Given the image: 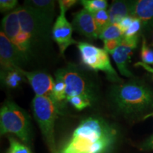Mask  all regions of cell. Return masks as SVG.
Segmentation results:
<instances>
[{
  "instance_id": "5b68a950",
  "label": "cell",
  "mask_w": 153,
  "mask_h": 153,
  "mask_svg": "<svg viewBox=\"0 0 153 153\" xmlns=\"http://www.w3.org/2000/svg\"><path fill=\"white\" fill-rule=\"evenodd\" d=\"M82 62L94 71H101L106 74L108 79L115 83H122L123 80L118 76L116 70L111 63L109 55L104 49L85 42H78Z\"/></svg>"
},
{
  "instance_id": "6da1fadb",
  "label": "cell",
  "mask_w": 153,
  "mask_h": 153,
  "mask_svg": "<svg viewBox=\"0 0 153 153\" xmlns=\"http://www.w3.org/2000/svg\"><path fill=\"white\" fill-rule=\"evenodd\" d=\"M117 139V128L113 124L90 116L80 122L59 153H110Z\"/></svg>"
},
{
  "instance_id": "7a4b0ae2",
  "label": "cell",
  "mask_w": 153,
  "mask_h": 153,
  "mask_svg": "<svg viewBox=\"0 0 153 153\" xmlns=\"http://www.w3.org/2000/svg\"><path fill=\"white\" fill-rule=\"evenodd\" d=\"M109 99L116 111L125 116L141 114L153 108V91L139 82L113 86Z\"/></svg>"
},
{
  "instance_id": "f1b7e54d",
  "label": "cell",
  "mask_w": 153,
  "mask_h": 153,
  "mask_svg": "<svg viewBox=\"0 0 153 153\" xmlns=\"http://www.w3.org/2000/svg\"><path fill=\"white\" fill-rule=\"evenodd\" d=\"M136 65H139V66L143 67V68L145 69V70H148V71L150 72L151 73L153 74V68H151V67L149 66L148 65L145 64V63H143V62H139L136 63Z\"/></svg>"
},
{
  "instance_id": "ba28073f",
  "label": "cell",
  "mask_w": 153,
  "mask_h": 153,
  "mask_svg": "<svg viewBox=\"0 0 153 153\" xmlns=\"http://www.w3.org/2000/svg\"><path fill=\"white\" fill-rule=\"evenodd\" d=\"M138 36L133 38H123L121 43L112 53H111L116 64L118 71L123 76L131 77L133 74L128 68V62L133 55V51L137 48Z\"/></svg>"
},
{
  "instance_id": "8992f818",
  "label": "cell",
  "mask_w": 153,
  "mask_h": 153,
  "mask_svg": "<svg viewBox=\"0 0 153 153\" xmlns=\"http://www.w3.org/2000/svg\"><path fill=\"white\" fill-rule=\"evenodd\" d=\"M55 75L62 78L66 86L67 102L74 97H84L94 102L96 99L93 86L81 70L74 65H69L66 68L60 69Z\"/></svg>"
},
{
  "instance_id": "d6986e66",
  "label": "cell",
  "mask_w": 153,
  "mask_h": 153,
  "mask_svg": "<svg viewBox=\"0 0 153 153\" xmlns=\"http://www.w3.org/2000/svg\"><path fill=\"white\" fill-rule=\"evenodd\" d=\"M99 33L111 24L110 17L106 10H101L93 14Z\"/></svg>"
},
{
  "instance_id": "44dd1931",
  "label": "cell",
  "mask_w": 153,
  "mask_h": 153,
  "mask_svg": "<svg viewBox=\"0 0 153 153\" xmlns=\"http://www.w3.org/2000/svg\"><path fill=\"white\" fill-rule=\"evenodd\" d=\"M140 56L143 63L147 65H153V50L148 46L145 37L143 38Z\"/></svg>"
},
{
  "instance_id": "83f0119b",
  "label": "cell",
  "mask_w": 153,
  "mask_h": 153,
  "mask_svg": "<svg viewBox=\"0 0 153 153\" xmlns=\"http://www.w3.org/2000/svg\"><path fill=\"white\" fill-rule=\"evenodd\" d=\"M143 150H152L153 149V135L143 145Z\"/></svg>"
},
{
  "instance_id": "4316f807",
  "label": "cell",
  "mask_w": 153,
  "mask_h": 153,
  "mask_svg": "<svg viewBox=\"0 0 153 153\" xmlns=\"http://www.w3.org/2000/svg\"><path fill=\"white\" fill-rule=\"evenodd\" d=\"M77 1L75 0H60L58 1V4L60 7H62L66 11L73 7L74 4H76Z\"/></svg>"
},
{
  "instance_id": "8fae6325",
  "label": "cell",
  "mask_w": 153,
  "mask_h": 153,
  "mask_svg": "<svg viewBox=\"0 0 153 153\" xmlns=\"http://www.w3.org/2000/svg\"><path fill=\"white\" fill-rule=\"evenodd\" d=\"M24 6L33 11L44 28L48 32H51V25L55 16V1L28 0L24 1Z\"/></svg>"
},
{
  "instance_id": "7402d4cb",
  "label": "cell",
  "mask_w": 153,
  "mask_h": 153,
  "mask_svg": "<svg viewBox=\"0 0 153 153\" xmlns=\"http://www.w3.org/2000/svg\"><path fill=\"white\" fill-rule=\"evenodd\" d=\"M68 102L70 103L74 108L78 111H82L87 107L91 106L93 103L90 99L84 97H72V98L68 99Z\"/></svg>"
},
{
  "instance_id": "9c48e42d",
  "label": "cell",
  "mask_w": 153,
  "mask_h": 153,
  "mask_svg": "<svg viewBox=\"0 0 153 153\" xmlns=\"http://www.w3.org/2000/svg\"><path fill=\"white\" fill-rule=\"evenodd\" d=\"M29 82L36 96L52 98L55 80L50 74L42 71L28 72L22 68H16Z\"/></svg>"
},
{
  "instance_id": "ffe728a7",
  "label": "cell",
  "mask_w": 153,
  "mask_h": 153,
  "mask_svg": "<svg viewBox=\"0 0 153 153\" xmlns=\"http://www.w3.org/2000/svg\"><path fill=\"white\" fill-rule=\"evenodd\" d=\"M9 147L7 153H32L26 145L14 137H9Z\"/></svg>"
},
{
  "instance_id": "7c38bea8",
  "label": "cell",
  "mask_w": 153,
  "mask_h": 153,
  "mask_svg": "<svg viewBox=\"0 0 153 153\" xmlns=\"http://www.w3.org/2000/svg\"><path fill=\"white\" fill-rule=\"evenodd\" d=\"M73 30L90 40L99 38V31L93 14L87 9H82L74 14L72 20Z\"/></svg>"
},
{
  "instance_id": "277c9868",
  "label": "cell",
  "mask_w": 153,
  "mask_h": 153,
  "mask_svg": "<svg viewBox=\"0 0 153 153\" xmlns=\"http://www.w3.org/2000/svg\"><path fill=\"white\" fill-rule=\"evenodd\" d=\"M32 112L51 153H59L55 138V120L59 108L51 97L35 96L31 104Z\"/></svg>"
},
{
  "instance_id": "603a6c76",
  "label": "cell",
  "mask_w": 153,
  "mask_h": 153,
  "mask_svg": "<svg viewBox=\"0 0 153 153\" xmlns=\"http://www.w3.org/2000/svg\"><path fill=\"white\" fill-rule=\"evenodd\" d=\"M141 26H142V23L139 19L134 18L133 22H132L131 26L129 28L126 30V31L124 33L123 37L124 38H133L135 36H137V33L140 30Z\"/></svg>"
},
{
  "instance_id": "3957f363",
  "label": "cell",
  "mask_w": 153,
  "mask_h": 153,
  "mask_svg": "<svg viewBox=\"0 0 153 153\" xmlns=\"http://www.w3.org/2000/svg\"><path fill=\"white\" fill-rule=\"evenodd\" d=\"M0 131L1 135L13 134L25 145H30L32 140L30 116L13 101H5L0 109Z\"/></svg>"
},
{
  "instance_id": "5bb4252c",
  "label": "cell",
  "mask_w": 153,
  "mask_h": 153,
  "mask_svg": "<svg viewBox=\"0 0 153 153\" xmlns=\"http://www.w3.org/2000/svg\"><path fill=\"white\" fill-rule=\"evenodd\" d=\"M133 1H114L108 13L111 24H118L125 17L131 16Z\"/></svg>"
},
{
  "instance_id": "2e32d148",
  "label": "cell",
  "mask_w": 153,
  "mask_h": 153,
  "mask_svg": "<svg viewBox=\"0 0 153 153\" xmlns=\"http://www.w3.org/2000/svg\"><path fill=\"white\" fill-rule=\"evenodd\" d=\"M57 106L59 107L67 101L66 97V86L62 78L59 76L55 75V83L53 86L52 98Z\"/></svg>"
},
{
  "instance_id": "f546056e",
  "label": "cell",
  "mask_w": 153,
  "mask_h": 153,
  "mask_svg": "<svg viewBox=\"0 0 153 153\" xmlns=\"http://www.w3.org/2000/svg\"><path fill=\"white\" fill-rule=\"evenodd\" d=\"M150 117H153V111L150 112V113H149L148 114L145 115V117H144V119H146V118H150Z\"/></svg>"
},
{
  "instance_id": "52a82bcc",
  "label": "cell",
  "mask_w": 153,
  "mask_h": 153,
  "mask_svg": "<svg viewBox=\"0 0 153 153\" xmlns=\"http://www.w3.org/2000/svg\"><path fill=\"white\" fill-rule=\"evenodd\" d=\"M60 15L54 23L53 27V38L58 45L61 55L64 54L67 48L73 44H77L72 38L73 27L65 16L66 11L60 7Z\"/></svg>"
},
{
  "instance_id": "d4e9b609",
  "label": "cell",
  "mask_w": 153,
  "mask_h": 153,
  "mask_svg": "<svg viewBox=\"0 0 153 153\" xmlns=\"http://www.w3.org/2000/svg\"><path fill=\"white\" fill-rule=\"evenodd\" d=\"M18 1L16 0H1L0 1V11L6 12L15 8Z\"/></svg>"
},
{
  "instance_id": "e0dca14e",
  "label": "cell",
  "mask_w": 153,
  "mask_h": 153,
  "mask_svg": "<svg viewBox=\"0 0 153 153\" xmlns=\"http://www.w3.org/2000/svg\"><path fill=\"white\" fill-rule=\"evenodd\" d=\"M124 33L118 24H110L99 33V38L103 41L123 38Z\"/></svg>"
},
{
  "instance_id": "cb8c5ba5",
  "label": "cell",
  "mask_w": 153,
  "mask_h": 153,
  "mask_svg": "<svg viewBox=\"0 0 153 153\" xmlns=\"http://www.w3.org/2000/svg\"><path fill=\"white\" fill-rule=\"evenodd\" d=\"M122 38H118V39L108 40V41H104V50L108 53H112L118 47L120 43H121Z\"/></svg>"
},
{
  "instance_id": "9a60e30c",
  "label": "cell",
  "mask_w": 153,
  "mask_h": 153,
  "mask_svg": "<svg viewBox=\"0 0 153 153\" xmlns=\"http://www.w3.org/2000/svg\"><path fill=\"white\" fill-rule=\"evenodd\" d=\"M1 79L3 85L9 89H16L26 79L18 70H1Z\"/></svg>"
},
{
  "instance_id": "4dcf8cb0",
  "label": "cell",
  "mask_w": 153,
  "mask_h": 153,
  "mask_svg": "<svg viewBox=\"0 0 153 153\" xmlns=\"http://www.w3.org/2000/svg\"><path fill=\"white\" fill-rule=\"evenodd\" d=\"M151 45H152V46H153V41H152V44H151Z\"/></svg>"
},
{
  "instance_id": "484cf974",
  "label": "cell",
  "mask_w": 153,
  "mask_h": 153,
  "mask_svg": "<svg viewBox=\"0 0 153 153\" xmlns=\"http://www.w3.org/2000/svg\"><path fill=\"white\" fill-rule=\"evenodd\" d=\"M133 20H134V17L129 16L125 17V18L122 19V20L118 23L120 27L121 28V29L123 31L124 33H125L126 30L129 28V26H131L132 22H133Z\"/></svg>"
},
{
  "instance_id": "4fadbf2b",
  "label": "cell",
  "mask_w": 153,
  "mask_h": 153,
  "mask_svg": "<svg viewBox=\"0 0 153 153\" xmlns=\"http://www.w3.org/2000/svg\"><path fill=\"white\" fill-rule=\"evenodd\" d=\"M131 16L139 19L142 26H145L153 20V0H139L133 1Z\"/></svg>"
},
{
  "instance_id": "30bf717a",
  "label": "cell",
  "mask_w": 153,
  "mask_h": 153,
  "mask_svg": "<svg viewBox=\"0 0 153 153\" xmlns=\"http://www.w3.org/2000/svg\"><path fill=\"white\" fill-rule=\"evenodd\" d=\"M24 61L18 49L5 34L0 33V62L1 70H14L21 68L20 64Z\"/></svg>"
},
{
  "instance_id": "ac0fdd59",
  "label": "cell",
  "mask_w": 153,
  "mask_h": 153,
  "mask_svg": "<svg viewBox=\"0 0 153 153\" xmlns=\"http://www.w3.org/2000/svg\"><path fill=\"white\" fill-rule=\"evenodd\" d=\"M84 9H87L91 14H94L101 10H106L108 7L106 0H82L80 1Z\"/></svg>"
}]
</instances>
